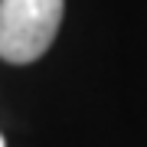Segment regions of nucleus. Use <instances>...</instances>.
<instances>
[{
	"label": "nucleus",
	"mask_w": 147,
	"mask_h": 147,
	"mask_svg": "<svg viewBox=\"0 0 147 147\" xmlns=\"http://www.w3.org/2000/svg\"><path fill=\"white\" fill-rule=\"evenodd\" d=\"M62 0H0V59L33 62L53 46L62 23Z\"/></svg>",
	"instance_id": "nucleus-1"
},
{
	"label": "nucleus",
	"mask_w": 147,
	"mask_h": 147,
	"mask_svg": "<svg viewBox=\"0 0 147 147\" xmlns=\"http://www.w3.org/2000/svg\"><path fill=\"white\" fill-rule=\"evenodd\" d=\"M0 147H3V137H0Z\"/></svg>",
	"instance_id": "nucleus-2"
}]
</instances>
